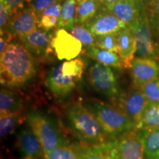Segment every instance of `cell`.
Masks as SVG:
<instances>
[{"label": "cell", "mask_w": 159, "mask_h": 159, "mask_svg": "<svg viewBox=\"0 0 159 159\" xmlns=\"http://www.w3.org/2000/svg\"><path fill=\"white\" fill-rule=\"evenodd\" d=\"M36 74L33 55L21 41L13 40L0 55V80L4 87L18 89L25 86Z\"/></svg>", "instance_id": "6da1fadb"}, {"label": "cell", "mask_w": 159, "mask_h": 159, "mask_svg": "<svg viewBox=\"0 0 159 159\" xmlns=\"http://www.w3.org/2000/svg\"><path fill=\"white\" fill-rule=\"evenodd\" d=\"M65 114L71 130L83 144L99 145L112 139L105 133L92 111L82 103L69 105Z\"/></svg>", "instance_id": "7a4b0ae2"}, {"label": "cell", "mask_w": 159, "mask_h": 159, "mask_svg": "<svg viewBox=\"0 0 159 159\" xmlns=\"http://www.w3.org/2000/svg\"><path fill=\"white\" fill-rule=\"evenodd\" d=\"M87 107L96 116L105 133L111 138L136 129V122L115 105L94 100Z\"/></svg>", "instance_id": "3957f363"}, {"label": "cell", "mask_w": 159, "mask_h": 159, "mask_svg": "<svg viewBox=\"0 0 159 159\" xmlns=\"http://www.w3.org/2000/svg\"><path fill=\"white\" fill-rule=\"evenodd\" d=\"M27 125L41 142L45 157L49 151L59 145L66 144L56 122L48 114L40 111H31L26 114Z\"/></svg>", "instance_id": "277c9868"}, {"label": "cell", "mask_w": 159, "mask_h": 159, "mask_svg": "<svg viewBox=\"0 0 159 159\" xmlns=\"http://www.w3.org/2000/svg\"><path fill=\"white\" fill-rule=\"evenodd\" d=\"M88 80L95 91L113 102L122 94L116 77L108 66L99 62L92 63L88 69Z\"/></svg>", "instance_id": "5b68a950"}, {"label": "cell", "mask_w": 159, "mask_h": 159, "mask_svg": "<svg viewBox=\"0 0 159 159\" xmlns=\"http://www.w3.org/2000/svg\"><path fill=\"white\" fill-rule=\"evenodd\" d=\"M112 146L116 159H147L142 138L136 129L113 138Z\"/></svg>", "instance_id": "8992f818"}, {"label": "cell", "mask_w": 159, "mask_h": 159, "mask_svg": "<svg viewBox=\"0 0 159 159\" xmlns=\"http://www.w3.org/2000/svg\"><path fill=\"white\" fill-rule=\"evenodd\" d=\"M128 27L136 40L137 57L155 59L157 57V49L152 39L150 20L145 11Z\"/></svg>", "instance_id": "52a82bcc"}, {"label": "cell", "mask_w": 159, "mask_h": 159, "mask_svg": "<svg viewBox=\"0 0 159 159\" xmlns=\"http://www.w3.org/2000/svg\"><path fill=\"white\" fill-rule=\"evenodd\" d=\"M148 103V99L142 89L135 85L134 88L123 93L116 100L114 101V105L130 117L136 125L140 120Z\"/></svg>", "instance_id": "ba28073f"}, {"label": "cell", "mask_w": 159, "mask_h": 159, "mask_svg": "<svg viewBox=\"0 0 159 159\" xmlns=\"http://www.w3.org/2000/svg\"><path fill=\"white\" fill-rule=\"evenodd\" d=\"M80 80L77 77L63 75L61 63L49 71L46 76L45 84L57 99L62 100L72 93Z\"/></svg>", "instance_id": "9c48e42d"}, {"label": "cell", "mask_w": 159, "mask_h": 159, "mask_svg": "<svg viewBox=\"0 0 159 159\" xmlns=\"http://www.w3.org/2000/svg\"><path fill=\"white\" fill-rule=\"evenodd\" d=\"M38 16L28 4L13 13L5 31L21 38L37 29Z\"/></svg>", "instance_id": "30bf717a"}, {"label": "cell", "mask_w": 159, "mask_h": 159, "mask_svg": "<svg viewBox=\"0 0 159 159\" xmlns=\"http://www.w3.org/2000/svg\"><path fill=\"white\" fill-rule=\"evenodd\" d=\"M52 48L60 61H71L80 54L83 44L65 29L58 28L52 38Z\"/></svg>", "instance_id": "8fae6325"}, {"label": "cell", "mask_w": 159, "mask_h": 159, "mask_svg": "<svg viewBox=\"0 0 159 159\" xmlns=\"http://www.w3.org/2000/svg\"><path fill=\"white\" fill-rule=\"evenodd\" d=\"M95 36L119 33L128 26L105 7L104 11L97 13L87 25H84Z\"/></svg>", "instance_id": "7c38bea8"}, {"label": "cell", "mask_w": 159, "mask_h": 159, "mask_svg": "<svg viewBox=\"0 0 159 159\" xmlns=\"http://www.w3.org/2000/svg\"><path fill=\"white\" fill-rule=\"evenodd\" d=\"M130 69L135 86L141 87L159 78V63L155 59L136 57L133 60Z\"/></svg>", "instance_id": "4fadbf2b"}, {"label": "cell", "mask_w": 159, "mask_h": 159, "mask_svg": "<svg viewBox=\"0 0 159 159\" xmlns=\"http://www.w3.org/2000/svg\"><path fill=\"white\" fill-rule=\"evenodd\" d=\"M52 38L49 31L37 28L19 39L33 55L46 56L52 52Z\"/></svg>", "instance_id": "5bb4252c"}, {"label": "cell", "mask_w": 159, "mask_h": 159, "mask_svg": "<svg viewBox=\"0 0 159 159\" xmlns=\"http://www.w3.org/2000/svg\"><path fill=\"white\" fill-rule=\"evenodd\" d=\"M15 148L23 157L46 158L42 144L29 127L18 133L15 139Z\"/></svg>", "instance_id": "9a60e30c"}, {"label": "cell", "mask_w": 159, "mask_h": 159, "mask_svg": "<svg viewBox=\"0 0 159 159\" xmlns=\"http://www.w3.org/2000/svg\"><path fill=\"white\" fill-rule=\"evenodd\" d=\"M111 13L128 26L136 21L143 12L130 0H119L114 3L103 5Z\"/></svg>", "instance_id": "2e32d148"}, {"label": "cell", "mask_w": 159, "mask_h": 159, "mask_svg": "<svg viewBox=\"0 0 159 159\" xmlns=\"http://www.w3.org/2000/svg\"><path fill=\"white\" fill-rule=\"evenodd\" d=\"M135 38L128 27L118 33V54L122 60L124 68L130 69L136 53Z\"/></svg>", "instance_id": "e0dca14e"}, {"label": "cell", "mask_w": 159, "mask_h": 159, "mask_svg": "<svg viewBox=\"0 0 159 159\" xmlns=\"http://www.w3.org/2000/svg\"><path fill=\"white\" fill-rule=\"evenodd\" d=\"M25 113L24 100L20 93L6 87L0 91V114Z\"/></svg>", "instance_id": "ac0fdd59"}, {"label": "cell", "mask_w": 159, "mask_h": 159, "mask_svg": "<svg viewBox=\"0 0 159 159\" xmlns=\"http://www.w3.org/2000/svg\"><path fill=\"white\" fill-rule=\"evenodd\" d=\"M112 139L99 145L78 144L80 159H116L113 150Z\"/></svg>", "instance_id": "d6986e66"}, {"label": "cell", "mask_w": 159, "mask_h": 159, "mask_svg": "<svg viewBox=\"0 0 159 159\" xmlns=\"http://www.w3.org/2000/svg\"><path fill=\"white\" fill-rule=\"evenodd\" d=\"M85 54L97 62L114 67V68H124L122 60L118 53L114 52L107 51L96 47H86Z\"/></svg>", "instance_id": "ffe728a7"}, {"label": "cell", "mask_w": 159, "mask_h": 159, "mask_svg": "<svg viewBox=\"0 0 159 159\" xmlns=\"http://www.w3.org/2000/svg\"><path fill=\"white\" fill-rule=\"evenodd\" d=\"M62 2L53 4L38 17L39 28L46 31L57 28L62 8Z\"/></svg>", "instance_id": "44dd1931"}, {"label": "cell", "mask_w": 159, "mask_h": 159, "mask_svg": "<svg viewBox=\"0 0 159 159\" xmlns=\"http://www.w3.org/2000/svg\"><path fill=\"white\" fill-rule=\"evenodd\" d=\"M144 144L147 159H157L159 156V128L139 130Z\"/></svg>", "instance_id": "7402d4cb"}, {"label": "cell", "mask_w": 159, "mask_h": 159, "mask_svg": "<svg viewBox=\"0 0 159 159\" xmlns=\"http://www.w3.org/2000/svg\"><path fill=\"white\" fill-rule=\"evenodd\" d=\"M159 128V102H148L143 111L136 130H144Z\"/></svg>", "instance_id": "603a6c76"}, {"label": "cell", "mask_w": 159, "mask_h": 159, "mask_svg": "<svg viewBox=\"0 0 159 159\" xmlns=\"http://www.w3.org/2000/svg\"><path fill=\"white\" fill-rule=\"evenodd\" d=\"M26 120L25 113L1 115L0 116V135L2 138L10 136L16 129Z\"/></svg>", "instance_id": "cb8c5ba5"}, {"label": "cell", "mask_w": 159, "mask_h": 159, "mask_svg": "<svg viewBox=\"0 0 159 159\" xmlns=\"http://www.w3.org/2000/svg\"><path fill=\"white\" fill-rule=\"evenodd\" d=\"M77 3L75 0H63L57 28L69 30L75 25L77 8Z\"/></svg>", "instance_id": "d4e9b609"}, {"label": "cell", "mask_w": 159, "mask_h": 159, "mask_svg": "<svg viewBox=\"0 0 159 159\" xmlns=\"http://www.w3.org/2000/svg\"><path fill=\"white\" fill-rule=\"evenodd\" d=\"M100 4L91 0H85L78 4L77 8L75 24L85 25L94 18L97 13Z\"/></svg>", "instance_id": "484cf974"}, {"label": "cell", "mask_w": 159, "mask_h": 159, "mask_svg": "<svg viewBox=\"0 0 159 159\" xmlns=\"http://www.w3.org/2000/svg\"><path fill=\"white\" fill-rule=\"evenodd\" d=\"M47 159H80L78 146L63 144L55 148L46 155Z\"/></svg>", "instance_id": "4316f807"}, {"label": "cell", "mask_w": 159, "mask_h": 159, "mask_svg": "<svg viewBox=\"0 0 159 159\" xmlns=\"http://www.w3.org/2000/svg\"><path fill=\"white\" fill-rule=\"evenodd\" d=\"M61 69L64 75L81 79L85 69V62L80 57L64 61L61 63Z\"/></svg>", "instance_id": "83f0119b"}, {"label": "cell", "mask_w": 159, "mask_h": 159, "mask_svg": "<svg viewBox=\"0 0 159 159\" xmlns=\"http://www.w3.org/2000/svg\"><path fill=\"white\" fill-rule=\"evenodd\" d=\"M69 31L82 43L83 46L86 47H95L96 36L85 26L75 24Z\"/></svg>", "instance_id": "f1b7e54d"}, {"label": "cell", "mask_w": 159, "mask_h": 159, "mask_svg": "<svg viewBox=\"0 0 159 159\" xmlns=\"http://www.w3.org/2000/svg\"><path fill=\"white\" fill-rule=\"evenodd\" d=\"M95 47L118 53V33L96 36Z\"/></svg>", "instance_id": "f546056e"}, {"label": "cell", "mask_w": 159, "mask_h": 159, "mask_svg": "<svg viewBox=\"0 0 159 159\" xmlns=\"http://www.w3.org/2000/svg\"><path fill=\"white\" fill-rule=\"evenodd\" d=\"M150 102H159V78L145 83L140 87Z\"/></svg>", "instance_id": "4dcf8cb0"}, {"label": "cell", "mask_w": 159, "mask_h": 159, "mask_svg": "<svg viewBox=\"0 0 159 159\" xmlns=\"http://www.w3.org/2000/svg\"><path fill=\"white\" fill-rule=\"evenodd\" d=\"M62 1L63 0H29L27 4L33 8L35 14L39 17L46 9L53 4Z\"/></svg>", "instance_id": "1f68e13d"}, {"label": "cell", "mask_w": 159, "mask_h": 159, "mask_svg": "<svg viewBox=\"0 0 159 159\" xmlns=\"http://www.w3.org/2000/svg\"><path fill=\"white\" fill-rule=\"evenodd\" d=\"M12 16L11 10L3 0H0V30L5 31Z\"/></svg>", "instance_id": "d6a6232c"}, {"label": "cell", "mask_w": 159, "mask_h": 159, "mask_svg": "<svg viewBox=\"0 0 159 159\" xmlns=\"http://www.w3.org/2000/svg\"><path fill=\"white\" fill-rule=\"evenodd\" d=\"M8 8L11 10L12 14L16 11L22 7L25 4L29 2V0H3Z\"/></svg>", "instance_id": "836d02e7"}, {"label": "cell", "mask_w": 159, "mask_h": 159, "mask_svg": "<svg viewBox=\"0 0 159 159\" xmlns=\"http://www.w3.org/2000/svg\"><path fill=\"white\" fill-rule=\"evenodd\" d=\"M150 24L152 28L157 32V33L159 35V15L152 13L150 19Z\"/></svg>", "instance_id": "e575fe53"}, {"label": "cell", "mask_w": 159, "mask_h": 159, "mask_svg": "<svg viewBox=\"0 0 159 159\" xmlns=\"http://www.w3.org/2000/svg\"><path fill=\"white\" fill-rule=\"evenodd\" d=\"M147 6L152 13L159 15V0H153Z\"/></svg>", "instance_id": "d590c367"}, {"label": "cell", "mask_w": 159, "mask_h": 159, "mask_svg": "<svg viewBox=\"0 0 159 159\" xmlns=\"http://www.w3.org/2000/svg\"><path fill=\"white\" fill-rule=\"evenodd\" d=\"M130 1L134 2L136 6H138L142 11H144L145 5L144 2V0H130Z\"/></svg>", "instance_id": "8d00e7d4"}, {"label": "cell", "mask_w": 159, "mask_h": 159, "mask_svg": "<svg viewBox=\"0 0 159 159\" xmlns=\"http://www.w3.org/2000/svg\"><path fill=\"white\" fill-rule=\"evenodd\" d=\"M119 1V0H103V5H108V4L114 3L115 2Z\"/></svg>", "instance_id": "74e56055"}, {"label": "cell", "mask_w": 159, "mask_h": 159, "mask_svg": "<svg viewBox=\"0 0 159 159\" xmlns=\"http://www.w3.org/2000/svg\"><path fill=\"white\" fill-rule=\"evenodd\" d=\"M20 159H47L46 158H27V157H22Z\"/></svg>", "instance_id": "f35d334b"}, {"label": "cell", "mask_w": 159, "mask_h": 159, "mask_svg": "<svg viewBox=\"0 0 159 159\" xmlns=\"http://www.w3.org/2000/svg\"><path fill=\"white\" fill-rule=\"evenodd\" d=\"M152 1H153V0H144V5H149V4L151 2H152Z\"/></svg>", "instance_id": "ab89813d"}, {"label": "cell", "mask_w": 159, "mask_h": 159, "mask_svg": "<svg viewBox=\"0 0 159 159\" xmlns=\"http://www.w3.org/2000/svg\"><path fill=\"white\" fill-rule=\"evenodd\" d=\"M91 1L99 3V4H102L103 3V0H91Z\"/></svg>", "instance_id": "60d3db41"}, {"label": "cell", "mask_w": 159, "mask_h": 159, "mask_svg": "<svg viewBox=\"0 0 159 159\" xmlns=\"http://www.w3.org/2000/svg\"><path fill=\"white\" fill-rule=\"evenodd\" d=\"M75 1L77 2V3L78 4H80V3H81V2H84L85 0H75Z\"/></svg>", "instance_id": "b9f144b4"}, {"label": "cell", "mask_w": 159, "mask_h": 159, "mask_svg": "<svg viewBox=\"0 0 159 159\" xmlns=\"http://www.w3.org/2000/svg\"><path fill=\"white\" fill-rule=\"evenodd\" d=\"M159 158V156H158V158Z\"/></svg>", "instance_id": "7bdbcfd3"}, {"label": "cell", "mask_w": 159, "mask_h": 159, "mask_svg": "<svg viewBox=\"0 0 159 159\" xmlns=\"http://www.w3.org/2000/svg\"><path fill=\"white\" fill-rule=\"evenodd\" d=\"M157 159H159V158H157Z\"/></svg>", "instance_id": "ee69618b"}]
</instances>
